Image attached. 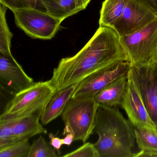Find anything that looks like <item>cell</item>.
Listing matches in <instances>:
<instances>
[{
    "mask_svg": "<svg viewBox=\"0 0 157 157\" xmlns=\"http://www.w3.org/2000/svg\"><path fill=\"white\" fill-rule=\"evenodd\" d=\"M123 61L128 58L119 35L113 28L100 27L77 54L60 60L50 80L60 90Z\"/></svg>",
    "mask_w": 157,
    "mask_h": 157,
    "instance_id": "6da1fadb",
    "label": "cell"
},
{
    "mask_svg": "<svg viewBox=\"0 0 157 157\" xmlns=\"http://www.w3.org/2000/svg\"><path fill=\"white\" fill-rule=\"evenodd\" d=\"M94 133L99 136L94 145L99 157H133L136 140L134 128L117 106L99 105Z\"/></svg>",
    "mask_w": 157,
    "mask_h": 157,
    "instance_id": "7a4b0ae2",
    "label": "cell"
},
{
    "mask_svg": "<svg viewBox=\"0 0 157 157\" xmlns=\"http://www.w3.org/2000/svg\"><path fill=\"white\" fill-rule=\"evenodd\" d=\"M56 91L50 80L34 82L14 94L0 116V122L16 121L38 112L43 113Z\"/></svg>",
    "mask_w": 157,
    "mask_h": 157,
    "instance_id": "3957f363",
    "label": "cell"
},
{
    "mask_svg": "<svg viewBox=\"0 0 157 157\" xmlns=\"http://www.w3.org/2000/svg\"><path fill=\"white\" fill-rule=\"evenodd\" d=\"M98 108L94 98H71L61 115L65 125L63 135L71 133L74 141L85 143L93 134Z\"/></svg>",
    "mask_w": 157,
    "mask_h": 157,
    "instance_id": "277c9868",
    "label": "cell"
},
{
    "mask_svg": "<svg viewBox=\"0 0 157 157\" xmlns=\"http://www.w3.org/2000/svg\"><path fill=\"white\" fill-rule=\"evenodd\" d=\"M131 66L150 65L157 58V19L140 30L120 36Z\"/></svg>",
    "mask_w": 157,
    "mask_h": 157,
    "instance_id": "5b68a950",
    "label": "cell"
},
{
    "mask_svg": "<svg viewBox=\"0 0 157 157\" xmlns=\"http://www.w3.org/2000/svg\"><path fill=\"white\" fill-rule=\"evenodd\" d=\"M12 12L16 25L27 35L35 39H52L63 21L36 8L19 9Z\"/></svg>",
    "mask_w": 157,
    "mask_h": 157,
    "instance_id": "8992f818",
    "label": "cell"
},
{
    "mask_svg": "<svg viewBox=\"0 0 157 157\" xmlns=\"http://www.w3.org/2000/svg\"><path fill=\"white\" fill-rule=\"evenodd\" d=\"M127 75V85L120 104L134 128L156 129V126L149 114L131 70Z\"/></svg>",
    "mask_w": 157,
    "mask_h": 157,
    "instance_id": "52a82bcc",
    "label": "cell"
},
{
    "mask_svg": "<svg viewBox=\"0 0 157 157\" xmlns=\"http://www.w3.org/2000/svg\"><path fill=\"white\" fill-rule=\"evenodd\" d=\"M130 67L129 61H120L89 76L78 84L71 98H94L114 81L127 75Z\"/></svg>",
    "mask_w": 157,
    "mask_h": 157,
    "instance_id": "ba28073f",
    "label": "cell"
},
{
    "mask_svg": "<svg viewBox=\"0 0 157 157\" xmlns=\"http://www.w3.org/2000/svg\"><path fill=\"white\" fill-rule=\"evenodd\" d=\"M157 19V15L138 0H128L123 14L113 29L122 36L135 33Z\"/></svg>",
    "mask_w": 157,
    "mask_h": 157,
    "instance_id": "9c48e42d",
    "label": "cell"
},
{
    "mask_svg": "<svg viewBox=\"0 0 157 157\" xmlns=\"http://www.w3.org/2000/svg\"><path fill=\"white\" fill-rule=\"evenodd\" d=\"M134 79L151 119L157 125V67L150 65L131 66Z\"/></svg>",
    "mask_w": 157,
    "mask_h": 157,
    "instance_id": "30bf717a",
    "label": "cell"
},
{
    "mask_svg": "<svg viewBox=\"0 0 157 157\" xmlns=\"http://www.w3.org/2000/svg\"><path fill=\"white\" fill-rule=\"evenodd\" d=\"M14 57L0 54V84L2 89L10 94L27 89L34 83Z\"/></svg>",
    "mask_w": 157,
    "mask_h": 157,
    "instance_id": "8fae6325",
    "label": "cell"
},
{
    "mask_svg": "<svg viewBox=\"0 0 157 157\" xmlns=\"http://www.w3.org/2000/svg\"><path fill=\"white\" fill-rule=\"evenodd\" d=\"M78 84L57 91L41 115V121L43 125H47L62 115Z\"/></svg>",
    "mask_w": 157,
    "mask_h": 157,
    "instance_id": "7c38bea8",
    "label": "cell"
},
{
    "mask_svg": "<svg viewBox=\"0 0 157 157\" xmlns=\"http://www.w3.org/2000/svg\"><path fill=\"white\" fill-rule=\"evenodd\" d=\"M127 75L117 79L106 86L94 97L99 105L108 107L120 105L125 93Z\"/></svg>",
    "mask_w": 157,
    "mask_h": 157,
    "instance_id": "4fadbf2b",
    "label": "cell"
},
{
    "mask_svg": "<svg viewBox=\"0 0 157 157\" xmlns=\"http://www.w3.org/2000/svg\"><path fill=\"white\" fill-rule=\"evenodd\" d=\"M42 113L38 112L16 120L13 126V133L17 141L29 140L39 134H47V130L40 123Z\"/></svg>",
    "mask_w": 157,
    "mask_h": 157,
    "instance_id": "5bb4252c",
    "label": "cell"
},
{
    "mask_svg": "<svg viewBox=\"0 0 157 157\" xmlns=\"http://www.w3.org/2000/svg\"><path fill=\"white\" fill-rule=\"evenodd\" d=\"M128 0H105L100 11V27L113 28L123 14Z\"/></svg>",
    "mask_w": 157,
    "mask_h": 157,
    "instance_id": "9a60e30c",
    "label": "cell"
},
{
    "mask_svg": "<svg viewBox=\"0 0 157 157\" xmlns=\"http://www.w3.org/2000/svg\"><path fill=\"white\" fill-rule=\"evenodd\" d=\"M47 12L53 17L64 21L82 11L75 0H38Z\"/></svg>",
    "mask_w": 157,
    "mask_h": 157,
    "instance_id": "2e32d148",
    "label": "cell"
},
{
    "mask_svg": "<svg viewBox=\"0 0 157 157\" xmlns=\"http://www.w3.org/2000/svg\"><path fill=\"white\" fill-rule=\"evenodd\" d=\"M136 140L141 151L157 153V131L148 128H134Z\"/></svg>",
    "mask_w": 157,
    "mask_h": 157,
    "instance_id": "e0dca14e",
    "label": "cell"
},
{
    "mask_svg": "<svg viewBox=\"0 0 157 157\" xmlns=\"http://www.w3.org/2000/svg\"><path fill=\"white\" fill-rule=\"evenodd\" d=\"M8 8L0 5V54L8 57H13L11 51L13 34L10 31L6 18Z\"/></svg>",
    "mask_w": 157,
    "mask_h": 157,
    "instance_id": "ac0fdd59",
    "label": "cell"
},
{
    "mask_svg": "<svg viewBox=\"0 0 157 157\" xmlns=\"http://www.w3.org/2000/svg\"><path fill=\"white\" fill-rule=\"evenodd\" d=\"M56 150L43 136H40L31 145L28 157H57Z\"/></svg>",
    "mask_w": 157,
    "mask_h": 157,
    "instance_id": "d6986e66",
    "label": "cell"
},
{
    "mask_svg": "<svg viewBox=\"0 0 157 157\" xmlns=\"http://www.w3.org/2000/svg\"><path fill=\"white\" fill-rule=\"evenodd\" d=\"M31 144L24 140L0 149V157H28Z\"/></svg>",
    "mask_w": 157,
    "mask_h": 157,
    "instance_id": "ffe728a7",
    "label": "cell"
},
{
    "mask_svg": "<svg viewBox=\"0 0 157 157\" xmlns=\"http://www.w3.org/2000/svg\"><path fill=\"white\" fill-rule=\"evenodd\" d=\"M16 121L0 122V149L18 142L13 133Z\"/></svg>",
    "mask_w": 157,
    "mask_h": 157,
    "instance_id": "44dd1931",
    "label": "cell"
},
{
    "mask_svg": "<svg viewBox=\"0 0 157 157\" xmlns=\"http://www.w3.org/2000/svg\"><path fill=\"white\" fill-rule=\"evenodd\" d=\"M63 157H99V154L94 144L90 142H85L81 147L63 155Z\"/></svg>",
    "mask_w": 157,
    "mask_h": 157,
    "instance_id": "7402d4cb",
    "label": "cell"
},
{
    "mask_svg": "<svg viewBox=\"0 0 157 157\" xmlns=\"http://www.w3.org/2000/svg\"><path fill=\"white\" fill-rule=\"evenodd\" d=\"M38 0H0V2L11 10L19 9H36Z\"/></svg>",
    "mask_w": 157,
    "mask_h": 157,
    "instance_id": "603a6c76",
    "label": "cell"
},
{
    "mask_svg": "<svg viewBox=\"0 0 157 157\" xmlns=\"http://www.w3.org/2000/svg\"><path fill=\"white\" fill-rule=\"evenodd\" d=\"M50 144L51 146L57 151L59 153H60V149L61 146L63 145L62 142V139L56 136L52 133L48 134Z\"/></svg>",
    "mask_w": 157,
    "mask_h": 157,
    "instance_id": "cb8c5ba5",
    "label": "cell"
},
{
    "mask_svg": "<svg viewBox=\"0 0 157 157\" xmlns=\"http://www.w3.org/2000/svg\"><path fill=\"white\" fill-rule=\"evenodd\" d=\"M152 10L157 15V0H138Z\"/></svg>",
    "mask_w": 157,
    "mask_h": 157,
    "instance_id": "d4e9b609",
    "label": "cell"
},
{
    "mask_svg": "<svg viewBox=\"0 0 157 157\" xmlns=\"http://www.w3.org/2000/svg\"><path fill=\"white\" fill-rule=\"evenodd\" d=\"M157 157V153L150 151H140L137 153H134L133 157Z\"/></svg>",
    "mask_w": 157,
    "mask_h": 157,
    "instance_id": "484cf974",
    "label": "cell"
},
{
    "mask_svg": "<svg viewBox=\"0 0 157 157\" xmlns=\"http://www.w3.org/2000/svg\"><path fill=\"white\" fill-rule=\"evenodd\" d=\"M91 0H75L78 8L82 11L85 10Z\"/></svg>",
    "mask_w": 157,
    "mask_h": 157,
    "instance_id": "4316f807",
    "label": "cell"
},
{
    "mask_svg": "<svg viewBox=\"0 0 157 157\" xmlns=\"http://www.w3.org/2000/svg\"><path fill=\"white\" fill-rule=\"evenodd\" d=\"M74 141V136L71 133L66 134V136L62 139V142L63 145L70 146L72 142Z\"/></svg>",
    "mask_w": 157,
    "mask_h": 157,
    "instance_id": "83f0119b",
    "label": "cell"
},
{
    "mask_svg": "<svg viewBox=\"0 0 157 157\" xmlns=\"http://www.w3.org/2000/svg\"><path fill=\"white\" fill-rule=\"evenodd\" d=\"M155 63H156V66H157V59H156V62H155ZM156 130L157 131V126H156Z\"/></svg>",
    "mask_w": 157,
    "mask_h": 157,
    "instance_id": "f1b7e54d",
    "label": "cell"
}]
</instances>
